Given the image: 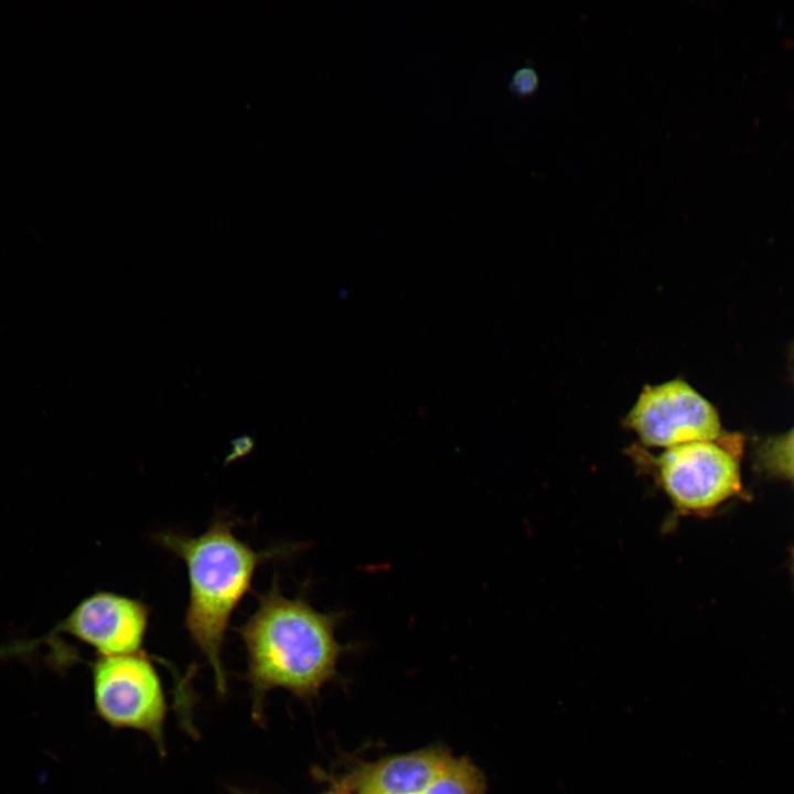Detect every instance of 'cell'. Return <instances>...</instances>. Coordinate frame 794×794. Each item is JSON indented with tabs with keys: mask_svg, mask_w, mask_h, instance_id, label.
Here are the masks:
<instances>
[{
	"mask_svg": "<svg viewBox=\"0 0 794 794\" xmlns=\"http://www.w3.org/2000/svg\"><path fill=\"white\" fill-rule=\"evenodd\" d=\"M625 425L643 444L664 449L721 437L716 408L682 378L645 385Z\"/></svg>",
	"mask_w": 794,
	"mask_h": 794,
	"instance_id": "cell-4",
	"label": "cell"
},
{
	"mask_svg": "<svg viewBox=\"0 0 794 794\" xmlns=\"http://www.w3.org/2000/svg\"><path fill=\"white\" fill-rule=\"evenodd\" d=\"M257 600L256 610L236 632L246 650V678L259 721L268 691L282 688L302 699L316 696L352 647L336 640L343 612H320L302 593L286 597L277 577Z\"/></svg>",
	"mask_w": 794,
	"mask_h": 794,
	"instance_id": "cell-1",
	"label": "cell"
},
{
	"mask_svg": "<svg viewBox=\"0 0 794 794\" xmlns=\"http://www.w3.org/2000/svg\"><path fill=\"white\" fill-rule=\"evenodd\" d=\"M759 458L763 466L794 482V427L762 442Z\"/></svg>",
	"mask_w": 794,
	"mask_h": 794,
	"instance_id": "cell-9",
	"label": "cell"
},
{
	"mask_svg": "<svg viewBox=\"0 0 794 794\" xmlns=\"http://www.w3.org/2000/svg\"><path fill=\"white\" fill-rule=\"evenodd\" d=\"M450 754L431 745L364 763L342 787L353 794H423Z\"/></svg>",
	"mask_w": 794,
	"mask_h": 794,
	"instance_id": "cell-7",
	"label": "cell"
},
{
	"mask_svg": "<svg viewBox=\"0 0 794 794\" xmlns=\"http://www.w3.org/2000/svg\"><path fill=\"white\" fill-rule=\"evenodd\" d=\"M486 780L482 771L465 757L447 759L423 794H485Z\"/></svg>",
	"mask_w": 794,
	"mask_h": 794,
	"instance_id": "cell-8",
	"label": "cell"
},
{
	"mask_svg": "<svg viewBox=\"0 0 794 794\" xmlns=\"http://www.w3.org/2000/svg\"><path fill=\"white\" fill-rule=\"evenodd\" d=\"M323 794H340V793H337V792H329V793H323Z\"/></svg>",
	"mask_w": 794,
	"mask_h": 794,
	"instance_id": "cell-11",
	"label": "cell"
},
{
	"mask_svg": "<svg viewBox=\"0 0 794 794\" xmlns=\"http://www.w3.org/2000/svg\"><path fill=\"white\" fill-rule=\"evenodd\" d=\"M150 610L141 600L96 591L84 598L47 634H68L93 647L99 656L140 652Z\"/></svg>",
	"mask_w": 794,
	"mask_h": 794,
	"instance_id": "cell-6",
	"label": "cell"
},
{
	"mask_svg": "<svg viewBox=\"0 0 794 794\" xmlns=\"http://www.w3.org/2000/svg\"><path fill=\"white\" fill-rule=\"evenodd\" d=\"M538 84L539 79L536 71L529 66H524L514 72L508 83V89L517 97H526L537 90Z\"/></svg>",
	"mask_w": 794,
	"mask_h": 794,
	"instance_id": "cell-10",
	"label": "cell"
},
{
	"mask_svg": "<svg viewBox=\"0 0 794 794\" xmlns=\"http://www.w3.org/2000/svg\"><path fill=\"white\" fill-rule=\"evenodd\" d=\"M235 522L216 516L198 536L162 532L155 540L181 558L187 570L189 602L184 625L192 642L212 667L216 689L226 691L222 653L232 615L248 593L257 568L288 556L299 546L255 550L234 534Z\"/></svg>",
	"mask_w": 794,
	"mask_h": 794,
	"instance_id": "cell-2",
	"label": "cell"
},
{
	"mask_svg": "<svg viewBox=\"0 0 794 794\" xmlns=\"http://www.w3.org/2000/svg\"><path fill=\"white\" fill-rule=\"evenodd\" d=\"M655 463L663 491L682 513L711 509L741 487L738 457L718 439L665 449Z\"/></svg>",
	"mask_w": 794,
	"mask_h": 794,
	"instance_id": "cell-5",
	"label": "cell"
},
{
	"mask_svg": "<svg viewBox=\"0 0 794 794\" xmlns=\"http://www.w3.org/2000/svg\"><path fill=\"white\" fill-rule=\"evenodd\" d=\"M92 682L96 712L107 725L143 732L164 751L165 695L152 661L142 651L98 656L92 663Z\"/></svg>",
	"mask_w": 794,
	"mask_h": 794,
	"instance_id": "cell-3",
	"label": "cell"
}]
</instances>
